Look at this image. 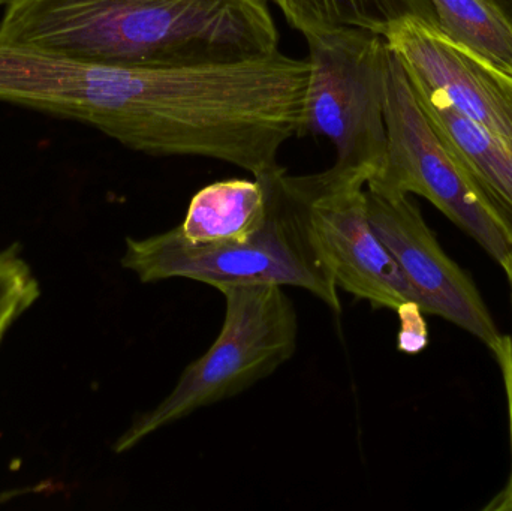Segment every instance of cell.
Wrapping results in <instances>:
<instances>
[{
	"instance_id": "cell-4",
	"label": "cell",
	"mask_w": 512,
	"mask_h": 511,
	"mask_svg": "<svg viewBox=\"0 0 512 511\" xmlns=\"http://www.w3.org/2000/svg\"><path fill=\"white\" fill-rule=\"evenodd\" d=\"M304 38L309 45V77L301 134L330 141L336 150L333 168L369 183L387 156V39L361 29L310 33Z\"/></svg>"
},
{
	"instance_id": "cell-5",
	"label": "cell",
	"mask_w": 512,
	"mask_h": 511,
	"mask_svg": "<svg viewBox=\"0 0 512 511\" xmlns=\"http://www.w3.org/2000/svg\"><path fill=\"white\" fill-rule=\"evenodd\" d=\"M387 156L367 188L385 195H420L471 236L502 269L512 260V237L489 201L430 122L408 75L391 51L388 75Z\"/></svg>"
},
{
	"instance_id": "cell-10",
	"label": "cell",
	"mask_w": 512,
	"mask_h": 511,
	"mask_svg": "<svg viewBox=\"0 0 512 511\" xmlns=\"http://www.w3.org/2000/svg\"><path fill=\"white\" fill-rule=\"evenodd\" d=\"M268 212L270 191L264 176L222 180L192 197L176 230L191 243L243 240L262 227Z\"/></svg>"
},
{
	"instance_id": "cell-15",
	"label": "cell",
	"mask_w": 512,
	"mask_h": 511,
	"mask_svg": "<svg viewBox=\"0 0 512 511\" xmlns=\"http://www.w3.org/2000/svg\"><path fill=\"white\" fill-rule=\"evenodd\" d=\"M495 359L498 360L499 366H501L502 375H504L505 390H507L508 419H510L511 473L505 489H502V491L496 495L495 500L486 507V510L512 511V335L504 336L501 348H499V353L496 354Z\"/></svg>"
},
{
	"instance_id": "cell-8",
	"label": "cell",
	"mask_w": 512,
	"mask_h": 511,
	"mask_svg": "<svg viewBox=\"0 0 512 511\" xmlns=\"http://www.w3.org/2000/svg\"><path fill=\"white\" fill-rule=\"evenodd\" d=\"M388 47L418 95L442 102L512 146V75L445 35L435 21L394 24Z\"/></svg>"
},
{
	"instance_id": "cell-13",
	"label": "cell",
	"mask_w": 512,
	"mask_h": 511,
	"mask_svg": "<svg viewBox=\"0 0 512 511\" xmlns=\"http://www.w3.org/2000/svg\"><path fill=\"white\" fill-rule=\"evenodd\" d=\"M39 297V285L17 249L0 252V344L9 327Z\"/></svg>"
},
{
	"instance_id": "cell-17",
	"label": "cell",
	"mask_w": 512,
	"mask_h": 511,
	"mask_svg": "<svg viewBox=\"0 0 512 511\" xmlns=\"http://www.w3.org/2000/svg\"><path fill=\"white\" fill-rule=\"evenodd\" d=\"M496 2L504 6L505 9H507V6H512V0H496Z\"/></svg>"
},
{
	"instance_id": "cell-16",
	"label": "cell",
	"mask_w": 512,
	"mask_h": 511,
	"mask_svg": "<svg viewBox=\"0 0 512 511\" xmlns=\"http://www.w3.org/2000/svg\"><path fill=\"white\" fill-rule=\"evenodd\" d=\"M504 272L507 273L508 281H510V285L512 287V260L510 266H508L507 269L504 270Z\"/></svg>"
},
{
	"instance_id": "cell-11",
	"label": "cell",
	"mask_w": 512,
	"mask_h": 511,
	"mask_svg": "<svg viewBox=\"0 0 512 511\" xmlns=\"http://www.w3.org/2000/svg\"><path fill=\"white\" fill-rule=\"evenodd\" d=\"M303 35L361 29L378 35L409 17L435 21L432 0H271Z\"/></svg>"
},
{
	"instance_id": "cell-3",
	"label": "cell",
	"mask_w": 512,
	"mask_h": 511,
	"mask_svg": "<svg viewBox=\"0 0 512 511\" xmlns=\"http://www.w3.org/2000/svg\"><path fill=\"white\" fill-rule=\"evenodd\" d=\"M218 291L225 299L218 338L200 359L186 366L174 389L156 407L134 417L114 443L117 455L195 411L246 392L294 356L298 317L283 287L225 285Z\"/></svg>"
},
{
	"instance_id": "cell-2",
	"label": "cell",
	"mask_w": 512,
	"mask_h": 511,
	"mask_svg": "<svg viewBox=\"0 0 512 511\" xmlns=\"http://www.w3.org/2000/svg\"><path fill=\"white\" fill-rule=\"evenodd\" d=\"M270 191L264 224L243 240L191 243L176 228L146 239H126L122 266L143 284L191 279L212 285L270 284L309 291L331 311H342L339 288L310 221L306 177L285 168L261 174Z\"/></svg>"
},
{
	"instance_id": "cell-18",
	"label": "cell",
	"mask_w": 512,
	"mask_h": 511,
	"mask_svg": "<svg viewBox=\"0 0 512 511\" xmlns=\"http://www.w3.org/2000/svg\"><path fill=\"white\" fill-rule=\"evenodd\" d=\"M6 3H8V0H0V8H3V6L6 5Z\"/></svg>"
},
{
	"instance_id": "cell-6",
	"label": "cell",
	"mask_w": 512,
	"mask_h": 511,
	"mask_svg": "<svg viewBox=\"0 0 512 511\" xmlns=\"http://www.w3.org/2000/svg\"><path fill=\"white\" fill-rule=\"evenodd\" d=\"M304 177L313 233L336 287L376 309L397 311L415 302L411 285L370 221L366 180L333 167Z\"/></svg>"
},
{
	"instance_id": "cell-7",
	"label": "cell",
	"mask_w": 512,
	"mask_h": 511,
	"mask_svg": "<svg viewBox=\"0 0 512 511\" xmlns=\"http://www.w3.org/2000/svg\"><path fill=\"white\" fill-rule=\"evenodd\" d=\"M367 209L424 314L442 317L499 353L504 335L474 281L451 260L409 195H385L366 186Z\"/></svg>"
},
{
	"instance_id": "cell-9",
	"label": "cell",
	"mask_w": 512,
	"mask_h": 511,
	"mask_svg": "<svg viewBox=\"0 0 512 511\" xmlns=\"http://www.w3.org/2000/svg\"><path fill=\"white\" fill-rule=\"evenodd\" d=\"M415 96L430 122L459 156L512 237L511 144L499 140L448 105L418 93Z\"/></svg>"
},
{
	"instance_id": "cell-12",
	"label": "cell",
	"mask_w": 512,
	"mask_h": 511,
	"mask_svg": "<svg viewBox=\"0 0 512 511\" xmlns=\"http://www.w3.org/2000/svg\"><path fill=\"white\" fill-rule=\"evenodd\" d=\"M439 29L512 75V17L496 0H432Z\"/></svg>"
},
{
	"instance_id": "cell-14",
	"label": "cell",
	"mask_w": 512,
	"mask_h": 511,
	"mask_svg": "<svg viewBox=\"0 0 512 511\" xmlns=\"http://www.w3.org/2000/svg\"><path fill=\"white\" fill-rule=\"evenodd\" d=\"M400 317L399 350L406 354H418L429 344V329L423 309L418 303L408 302L397 309Z\"/></svg>"
},
{
	"instance_id": "cell-1",
	"label": "cell",
	"mask_w": 512,
	"mask_h": 511,
	"mask_svg": "<svg viewBox=\"0 0 512 511\" xmlns=\"http://www.w3.org/2000/svg\"><path fill=\"white\" fill-rule=\"evenodd\" d=\"M0 39L120 68L216 65L279 50L265 0H8Z\"/></svg>"
}]
</instances>
